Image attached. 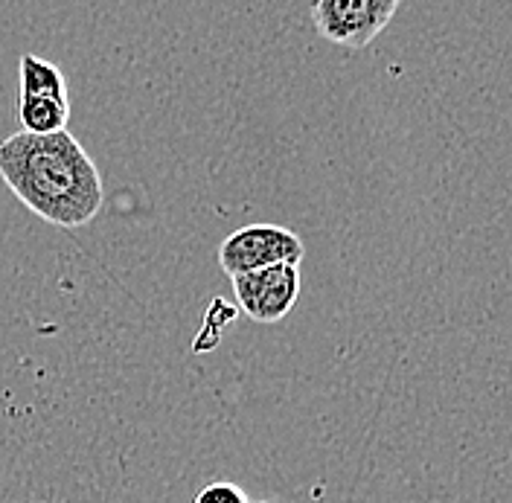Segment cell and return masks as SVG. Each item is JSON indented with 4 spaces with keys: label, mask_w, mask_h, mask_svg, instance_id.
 I'll list each match as a JSON object with an SVG mask.
<instances>
[{
    "label": "cell",
    "mask_w": 512,
    "mask_h": 503,
    "mask_svg": "<svg viewBox=\"0 0 512 503\" xmlns=\"http://www.w3.org/2000/svg\"><path fill=\"white\" fill-rule=\"evenodd\" d=\"M192 503H251L248 495L236 486V483H227V480H219V483H210L204 486L195 501Z\"/></svg>",
    "instance_id": "cell-7"
},
{
    "label": "cell",
    "mask_w": 512,
    "mask_h": 503,
    "mask_svg": "<svg viewBox=\"0 0 512 503\" xmlns=\"http://www.w3.org/2000/svg\"><path fill=\"white\" fill-rule=\"evenodd\" d=\"M18 123L27 134H56L70 123V99L18 96Z\"/></svg>",
    "instance_id": "cell-5"
},
{
    "label": "cell",
    "mask_w": 512,
    "mask_h": 503,
    "mask_svg": "<svg viewBox=\"0 0 512 503\" xmlns=\"http://www.w3.org/2000/svg\"><path fill=\"white\" fill-rule=\"evenodd\" d=\"M233 294L242 306V312L256 323H280L294 309L300 297V265L280 262L259 271H248L239 277H230Z\"/></svg>",
    "instance_id": "cell-4"
},
{
    "label": "cell",
    "mask_w": 512,
    "mask_h": 503,
    "mask_svg": "<svg viewBox=\"0 0 512 503\" xmlns=\"http://www.w3.org/2000/svg\"><path fill=\"white\" fill-rule=\"evenodd\" d=\"M306 256L303 239L280 224H248L233 230L219 248V262L227 277H239L268 265L294 262L300 265Z\"/></svg>",
    "instance_id": "cell-3"
},
{
    "label": "cell",
    "mask_w": 512,
    "mask_h": 503,
    "mask_svg": "<svg viewBox=\"0 0 512 503\" xmlns=\"http://www.w3.org/2000/svg\"><path fill=\"white\" fill-rule=\"evenodd\" d=\"M256 503H271V501H256Z\"/></svg>",
    "instance_id": "cell-8"
},
{
    "label": "cell",
    "mask_w": 512,
    "mask_h": 503,
    "mask_svg": "<svg viewBox=\"0 0 512 503\" xmlns=\"http://www.w3.org/2000/svg\"><path fill=\"white\" fill-rule=\"evenodd\" d=\"M18 96H56V99H70L62 70L53 62L35 56V53H24L21 62H18Z\"/></svg>",
    "instance_id": "cell-6"
},
{
    "label": "cell",
    "mask_w": 512,
    "mask_h": 503,
    "mask_svg": "<svg viewBox=\"0 0 512 503\" xmlns=\"http://www.w3.org/2000/svg\"><path fill=\"white\" fill-rule=\"evenodd\" d=\"M399 6L402 0H312V24L323 41L361 50L382 35Z\"/></svg>",
    "instance_id": "cell-2"
},
{
    "label": "cell",
    "mask_w": 512,
    "mask_h": 503,
    "mask_svg": "<svg viewBox=\"0 0 512 503\" xmlns=\"http://www.w3.org/2000/svg\"><path fill=\"white\" fill-rule=\"evenodd\" d=\"M0 178L30 213L56 227L91 224L105 201L94 158L67 128L9 134L0 143Z\"/></svg>",
    "instance_id": "cell-1"
}]
</instances>
